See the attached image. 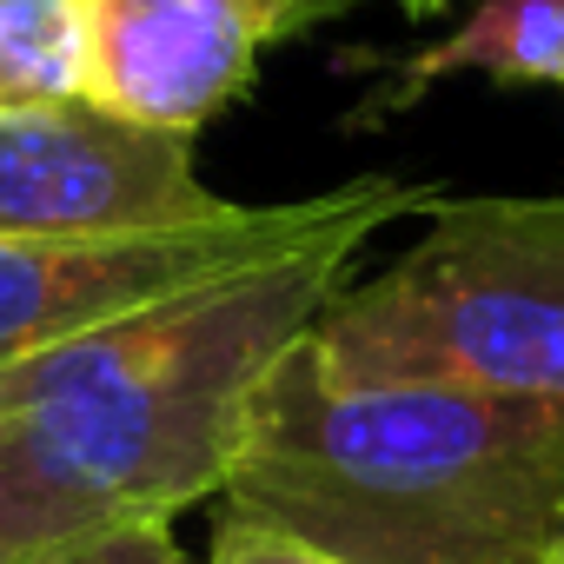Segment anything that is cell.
<instances>
[{
	"label": "cell",
	"instance_id": "cell-1",
	"mask_svg": "<svg viewBox=\"0 0 564 564\" xmlns=\"http://www.w3.org/2000/svg\"><path fill=\"white\" fill-rule=\"evenodd\" d=\"M366 239L226 272L0 366V478L67 544L173 524L232 471L246 412Z\"/></svg>",
	"mask_w": 564,
	"mask_h": 564
},
{
	"label": "cell",
	"instance_id": "cell-2",
	"mask_svg": "<svg viewBox=\"0 0 564 564\" xmlns=\"http://www.w3.org/2000/svg\"><path fill=\"white\" fill-rule=\"evenodd\" d=\"M219 498L346 564H557L564 405L352 379L306 333L265 372Z\"/></svg>",
	"mask_w": 564,
	"mask_h": 564
},
{
	"label": "cell",
	"instance_id": "cell-3",
	"mask_svg": "<svg viewBox=\"0 0 564 564\" xmlns=\"http://www.w3.org/2000/svg\"><path fill=\"white\" fill-rule=\"evenodd\" d=\"M352 379H425L564 405V193L438 199L419 246L313 326Z\"/></svg>",
	"mask_w": 564,
	"mask_h": 564
},
{
	"label": "cell",
	"instance_id": "cell-4",
	"mask_svg": "<svg viewBox=\"0 0 564 564\" xmlns=\"http://www.w3.org/2000/svg\"><path fill=\"white\" fill-rule=\"evenodd\" d=\"M445 193L419 180L359 173L313 199L226 206L186 226L140 232H0V366H21L61 339L127 319L153 300L213 286L226 272L306 252L319 239H372L405 213H432Z\"/></svg>",
	"mask_w": 564,
	"mask_h": 564
},
{
	"label": "cell",
	"instance_id": "cell-5",
	"mask_svg": "<svg viewBox=\"0 0 564 564\" xmlns=\"http://www.w3.org/2000/svg\"><path fill=\"white\" fill-rule=\"evenodd\" d=\"M193 140L113 120L87 100L0 113V232H140L213 219Z\"/></svg>",
	"mask_w": 564,
	"mask_h": 564
},
{
	"label": "cell",
	"instance_id": "cell-6",
	"mask_svg": "<svg viewBox=\"0 0 564 564\" xmlns=\"http://www.w3.org/2000/svg\"><path fill=\"white\" fill-rule=\"evenodd\" d=\"M80 28V100L193 140L259 74L265 0H67Z\"/></svg>",
	"mask_w": 564,
	"mask_h": 564
},
{
	"label": "cell",
	"instance_id": "cell-7",
	"mask_svg": "<svg viewBox=\"0 0 564 564\" xmlns=\"http://www.w3.org/2000/svg\"><path fill=\"white\" fill-rule=\"evenodd\" d=\"M339 74H366L372 87L346 113L352 133L392 127L425 107L445 80H491V87H564V0H478V8L425 47H346Z\"/></svg>",
	"mask_w": 564,
	"mask_h": 564
},
{
	"label": "cell",
	"instance_id": "cell-8",
	"mask_svg": "<svg viewBox=\"0 0 564 564\" xmlns=\"http://www.w3.org/2000/svg\"><path fill=\"white\" fill-rule=\"evenodd\" d=\"M80 100V28L67 0H0V113Z\"/></svg>",
	"mask_w": 564,
	"mask_h": 564
},
{
	"label": "cell",
	"instance_id": "cell-9",
	"mask_svg": "<svg viewBox=\"0 0 564 564\" xmlns=\"http://www.w3.org/2000/svg\"><path fill=\"white\" fill-rule=\"evenodd\" d=\"M206 564H346V557H333V551H319V544H306V538H293V531H279V524H265V518L226 511V524H219Z\"/></svg>",
	"mask_w": 564,
	"mask_h": 564
},
{
	"label": "cell",
	"instance_id": "cell-10",
	"mask_svg": "<svg viewBox=\"0 0 564 564\" xmlns=\"http://www.w3.org/2000/svg\"><path fill=\"white\" fill-rule=\"evenodd\" d=\"M14 564H186L166 524H133V531H107V538H80L61 551H34Z\"/></svg>",
	"mask_w": 564,
	"mask_h": 564
},
{
	"label": "cell",
	"instance_id": "cell-11",
	"mask_svg": "<svg viewBox=\"0 0 564 564\" xmlns=\"http://www.w3.org/2000/svg\"><path fill=\"white\" fill-rule=\"evenodd\" d=\"M67 538L8 485V478H0V564H14V557H34V551H61Z\"/></svg>",
	"mask_w": 564,
	"mask_h": 564
},
{
	"label": "cell",
	"instance_id": "cell-12",
	"mask_svg": "<svg viewBox=\"0 0 564 564\" xmlns=\"http://www.w3.org/2000/svg\"><path fill=\"white\" fill-rule=\"evenodd\" d=\"M346 8H359V0H265L272 47H279V41H300V34H313L319 21H339Z\"/></svg>",
	"mask_w": 564,
	"mask_h": 564
},
{
	"label": "cell",
	"instance_id": "cell-13",
	"mask_svg": "<svg viewBox=\"0 0 564 564\" xmlns=\"http://www.w3.org/2000/svg\"><path fill=\"white\" fill-rule=\"evenodd\" d=\"M392 8H399L405 21H438V14L452 8V0H392Z\"/></svg>",
	"mask_w": 564,
	"mask_h": 564
},
{
	"label": "cell",
	"instance_id": "cell-14",
	"mask_svg": "<svg viewBox=\"0 0 564 564\" xmlns=\"http://www.w3.org/2000/svg\"><path fill=\"white\" fill-rule=\"evenodd\" d=\"M557 564H564V557H557Z\"/></svg>",
	"mask_w": 564,
	"mask_h": 564
}]
</instances>
